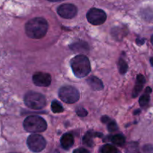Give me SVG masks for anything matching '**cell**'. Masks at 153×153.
Wrapping results in <instances>:
<instances>
[{"label":"cell","mask_w":153,"mask_h":153,"mask_svg":"<svg viewBox=\"0 0 153 153\" xmlns=\"http://www.w3.org/2000/svg\"><path fill=\"white\" fill-rule=\"evenodd\" d=\"M25 30L27 36L30 38L40 39L48 32V23L45 18L35 17L26 23Z\"/></svg>","instance_id":"cell-1"},{"label":"cell","mask_w":153,"mask_h":153,"mask_svg":"<svg viewBox=\"0 0 153 153\" xmlns=\"http://www.w3.org/2000/svg\"><path fill=\"white\" fill-rule=\"evenodd\" d=\"M70 64L74 74L79 78L86 76L91 71L89 59L84 55L76 56L71 60Z\"/></svg>","instance_id":"cell-2"},{"label":"cell","mask_w":153,"mask_h":153,"mask_svg":"<svg viewBox=\"0 0 153 153\" xmlns=\"http://www.w3.org/2000/svg\"><path fill=\"white\" fill-rule=\"evenodd\" d=\"M23 128L30 133L43 132L48 128L46 121L43 118L38 116H30L25 119L23 122Z\"/></svg>","instance_id":"cell-3"},{"label":"cell","mask_w":153,"mask_h":153,"mask_svg":"<svg viewBox=\"0 0 153 153\" xmlns=\"http://www.w3.org/2000/svg\"><path fill=\"white\" fill-rule=\"evenodd\" d=\"M24 103L29 108L41 110L46 105V98L42 94L35 92H29L25 95Z\"/></svg>","instance_id":"cell-4"},{"label":"cell","mask_w":153,"mask_h":153,"mask_svg":"<svg viewBox=\"0 0 153 153\" xmlns=\"http://www.w3.org/2000/svg\"><path fill=\"white\" fill-rule=\"evenodd\" d=\"M60 99L67 104H74L80 98V93L76 88L71 86H65L59 91Z\"/></svg>","instance_id":"cell-5"},{"label":"cell","mask_w":153,"mask_h":153,"mask_svg":"<svg viewBox=\"0 0 153 153\" xmlns=\"http://www.w3.org/2000/svg\"><path fill=\"white\" fill-rule=\"evenodd\" d=\"M46 140L40 134H31L27 139V146L31 151L34 152H40L46 146Z\"/></svg>","instance_id":"cell-6"},{"label":"cell","mask_w":153,"mask_h":153,"mask_svg":"<svg viewBox=\"0 0 153 153\" xmlns=\"http://www.w3.org/2000/svg\"><path fill=\"white\" fill-rule=\"evenodd\" d=\"M87 20L92 25L98 26L103 24L107 20V14L103 10L98 8H91L86 14Z\"/></svg>","instance_id":"cell-7"},{"label":"cell","mask_w":153,"mask_h":153,"mask_svg":"<svg viewBox=\"0 0 153 153\" xmlns=\"http://www.w3.org/2000/svg\"><path fill=\"white\" fill-rule=\"evenodd\" d=\"M57 13L62 18L71 19L76 15L77 8L72 4H63L59 6Z\"/></svg>","instance_id":"cell-8"},{"label":"cell","mask_w":153,"mask_h":153,"mask_svg":"<svg viewBox=\"0 0 153 153\" xmlns=\"http://www.w3.org/2000/svg\"><path fill=\"white\" fill-rule=\"evenodd\" d=\"M34 84L37 86L47 87L51 83V76L49 74L43 72H37L32 76Z\"/></svg>","instance_id":"cell-9"},{"label":"cell","mask_w":153,"mask_h":153,"mask_svg":"<svg viewBox=\"0 0 153 153\" xmlns=\"http://www.w3.org/2000/svg\"><path fill=\"white\" fill-rule=\"evenodd\" d=\"M74 137L71 134L67 133L62 135L61 137L60 142H61V146L65 149H68L73 146L74 144Z\"/></svg>","instance_id":"cell-10"},{"label":"cell","mask_w":153,"mask_h":153,"mask_svg":"<svg viewBox=\"0 0 153 153\" xmlns=\"http://www.w3.org/2000/svg\"><path fill=\"white\" fill-rule=\"evenodd\" d=\"M146 80H145V77L143 76L142 74H138L137 76V83L136 85L134 86V89L133 90V95L134 98L137 96L139 95L140 92L142 91L143 87V85L145 83Z\"/></svg>","instance_id":"cell-11"},{"label":"cell","mask_w":153,"mask_h":153,"mask_svg":"<svg viewBox=\"0 0 153 153\" xmlns=\"http://www.w3.org/2000/svg\"><path fill=\"white\" fill-rule=\"evenodd\" d=\"M87 82L88 84H89V86H90V87L92 88V89H94V90H101V89L104 88L102 81H101L99 78L96 77V76H90V77L87 80Z\"/></svg>","instance_id":"cell-12"},{"label":"cell","mask_w":153,"mask_h":153,"mask_svg":"<svg viewBox=\"0 0 153 153\" xmlns=\"http://www.w3.org/2000/svg\"><path fill=\"white\" fill-rule=\"evenodd\" d=\"M101 136H102V134L100 133H94L92 131H88L83 137V142L87 146L92 147L94 146V142L93 140H92L94 137H100Z\"/></svg>","instance_id":"cell-13"},{"label":"cell","mask_w":153,"mask_h":153,"mask_svg":"<svg viewBox=\"0 0 153 153\" xmlns=\"http://www.w3.org/2000/svg\"><path fill=\"white\" fill-rule=\"evenodd\" d=\"M70 48L72 51H76V52L84 53L89 51V46H88L87 44L84 42H76V43L71 45Z\"/></svg>","instance_id":"cell-14"},{"label":"cell","mask_w":153,"mask_h":153,"mask_svg":"<svg viewBox=\"0 0 153 153\" xmlns=\"http://www.w3.org/2000/svg\"><path fill=\"white\" fill-rule=\"evenodd\" d=\"M111 142L115 145H117L119 146H123L126 143V138L123 134H115L111 137L110 139Z\"/></svg>","instance_id":"cell-15"},{"label":"cell","mask_w":153,"mask_h":153,"mask_svg":"<svg viewBox=\"0 0 153 153\" xmlns=\"http://www.w3.org/2000/svg\"><path fill=\"white\" fill-rule=\"evenodd\" d=\"M101 153H118V149L111 144H105L101 148Z\"/></svg>","instance_id":"cell-16"},{"label":"cell","mask_w":153,"mask_h":153,"mask_svg":"<svg viewBox=\"0 0 153 153\" xmlns=\"http://www.w3.org/2000/svg\"><path fill=\"white\" fill-rule=\"evenodd\" d=\"M51 110L53 113H62L64 110V108L62 106V104L60 103H59L58 101H53L51 104Z\"/></svg>","instance_id":"cell-17"},{"label":"cell","mask_w":153,"mask_h":153,"mask_svg":"<svg viewBox=\"0 0 153 153\" xmlns=\"http://www.w3.org/2000/svg\"><path fill=\"white\" fill-rule=\"evenodd\" d=\"M149 100H150L149 95L147 93H145L144 95H143L140 98V100H139L140 105L141 107H146V106H147V104H149Z\"/></svg>","instance_id":"cell-18"},{"label":"cell","mask_w":153,"mask_h":153,"mask_svg":"<svg viewBox=\"0 0 153 153\" xmlns=\"http://www.w3.org/2000/svg\"><path fill=\"white\" fill-rule=\"evenodd\" d=\"M118 67H119V70H120V73L122 74H123L126 73L128 70V65L123 59H120V61H119V65H118Z\"/></svg>","instance_id":"cell-19"},{"label":"cell","mask_w":153,"mask_h":153,"mask_svg":"<svg viewBox=\"0 0 153 153\" xmlns=\"http://www.w3.org/2000/svg\"><path fill=\"white\" fill-rule=\"evenodd\" d=\"M126 153H138V144L136 143H129L126 149Z\"/></svg>","instance_id":"cell-20"},{"label":"cell","mask_w":153,"mask_h":153,"mask_svg":"<svg viewBox=\"0 0 153 153\" xmlns=\"http://www.w3.org/2000/svg\"><path fill=\"white\" fill-rule=\"evenodd\" d=\"M107 129H108L109 131H110V132L116 131L118 130V126H117L116 122L110 121V120L108 125H107Z\"/></svg>","instance_id":"cell-21"},{"label":"cell","mask_w":153,"mask_h":153,"mask_svg":"<svg viewBox=\"0 0 153 153\" xmlns=\"http://www.w3.org/2000/svg\"><path fill=\"white\" fill-rule=\"evenodd\" d=\"M76 113L80 117H86L88 114L87 111H86L84 108H83V107H79V108L76 109Z\"/></svg>","instance_id":"cell-22"},{"label":"cell","mask_w":153,"mask_h":153,"mask_svg":"<svg viewBox=\"0 0 153 153\" xmlns=\"http://www.w3.org/2000/svg\"><path fill=\"white\" fill-rule=\"evenodd\" d=\"M143 153H153V145L152 144H146L143 147Z\"/></svg>","instance_id":"cell-23"},{"label":"cell","mask_w":153,"mask_h":153,"mask_svg":"<svg viewBox=\"0 0 153 153\" xmlns=\"http://www.w3.org/2000/svg\"><path fill=\"white\" fill-rule=\"evenodd\" d=\"M73 153H89V152L84 148H78L74 150Z\"/></svg>","instance_id":"cell-24"},{"label":"cell","mask_w":153,"mask_h":153,"mask_svg":"<svg viewBox=\"0 0 153 153\" xmlns=\"http://www.w3.org/2000/svg\"><path fill=\"white\" fill-rule=\"evenodd\" d=\"M101 120H102V122L104 123H107V122L110 121V119H109V117H103L102 118H101Z\"/></svg>","instance_id":"cell-25"},{"label":"cell","mask_w":153,"mask_h":153,"mask_svg":"<svg viewBox=\"0 0 153 153\" xmlns=\"http://www.w3.org/2000/svg\"><path fill=\"white\" fill-rule=\"evenodd\" d=\"M136 42H137V43L139 45H142L144 43L143 39H137Z\"/></svg>","instance_id":"cell-26"},{"label":"cell","mask_w":153,"mask_h":153,"mask_svg":"<svg viewBox=\"0 0 153 153\" xmlns=\"http://www.w3.org/2000/svg\"><path fill=\"white\" fill-rule=\"evenodd\" d=\"M152 92V89L150 87H146V93L147 94H149Z\"/></svg>","instance_id":"cell-27"},{"label":"cell","mask_w":153,"mask_h":153,"mask_svg":"<svg viewBox=\"0 0 153 153\" xmlns=\"http://www.w3.org/2000/svg\"><path fill=\"white\" fill-rule=\"evenodd\" d=\"M48 1H50V2H59V1H62V0H48Z\"/></svg>","instance_id":"cell-28"},{"label":"cell","mask_w":153,"mask_h":153,"mask_svg":"<svg viewBox=\"0 0 153 153\" xmlns=\"http://www.w3.org/2000/svg\"><path fill=\"white\" fill-rule=\"evenodd\" d=\"M150 63H151L152 66V67H153V58L150 59Z\"/></svg>","instance_id":"cell-29"},{"label":"cell","mask_w":153,"mask_h":153,"mask_svg":"<svg viewBox=\"0 0 153 153\" xmlns=\"http://www.w3.org/2000/svg\"><path fill=\"white\" fill-rule=\"evenodd\" d=\"M151 42H152V45H153V35L152 36V38H151Z\"/></svg>","instance_id":"cell-30"},{"label":"cell","mask_w":153,"mask_h":153,"mask_svg":"<svg viewBox=\"0 0 153 153\" xmlns=\"http://www.w3.org/2000/svg\"><path fill=\"white\" fill-rule=\"evenodd\" d=\"M11 153H17V152H11Z\"/></svg>","instance_id":"cell-31"}]
</instances>
